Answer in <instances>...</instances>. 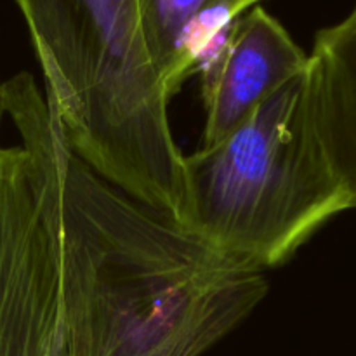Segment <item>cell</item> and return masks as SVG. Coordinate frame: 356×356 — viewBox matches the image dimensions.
I'll return each mask as SVG.
<instances>
[{"label": "cell", "mask_w": 356, "mask_h": 356, "mask_svg": "<svg viewBox=\"0 0 356 356\" xmlns=\"http://www.w3.org/2000/svg\"><path fill=\"white\" fill-rule=\"evenodd\" d=\"M308 61L309 56L264 9L254 7L240 17L202 70V146L216 145L236 131L282 87L306 73Z\"/></svg>", "instance_id": "cell-4"}, {"label": "cell", "mask_w": 356, "mask_h": 356, "mask_svg": "<svg viewBox=\"0 0 356 356\" xmlns=\"http://www.w3.org/2000/svg\"><path fill=\"white\" fill-rule=\"evenodd\" d=\"M3 113H6L3 110V83H0V120H2Z\"/></svg>", "instance_id": "cell-8"}, {"label": "cell", "mask_w": 356, "mask_h": 356, "mask_svg": "<svg viewBox=\"0 0 356 356\" xmlns=\"http://www.w3.org/2000/svg\"><path fill=\"white\" fill-rule=\"evenodd\" d=\"M259 0H139L146 47L172 97L216 56L233 24Z\"/></svg>", "instance_id": "cell-7"}, {"label": "cell", "mask_w": 356, "mask_h": 356, "mask_svg": "<svg viewBox=\"0 0 356 356\" xmlns=\"http://www.w3.org/2000/svg\"><path fill=\"white\" fill-rule=\"evenodd\" d=\"M61 292L49 242L0 229V356H59Z\"/></svg>", "instance_id": "cell-5"}, {"label": "cell", "mask_w": 356, "mask_h": 356, "mask_svg": "<svg viewBox=\"0 0 356 356\" xmlns=\"http://www.w3.org/2000/svg\"><path fill=\"white\" fill-rule=\"evenodd\" d=\"M6 113L54 242L59 356H200L266 298L264 270L94 172L37 86L14 90Z\"/></svg>", "instance_id": "cell-1"}, {"label": "cell", "mask_w": 356, "mask_h": 356, "mask_svg": "<svg viewBox=\"0 0 356 356\" xmlns=\"http://www.w3.org/2000/svg\"><path fill=\"white\" fill-rule=\"evenodd\" d=\"M306 70L312 131L327 165L356 209V3L316 33Z\"/></svg>", "instance_id": "cell-6"}, {"label": "cell", "mask_w": 356, "mask_h": 356, "mask_svg": "<svg viewBox=\"0 0 356 356\" xmlns=\"http://www.w3.org/2000/svg\"><path fill=\"white\" fill-rule=\"evenodd\" d=\"M181 225L261 270L291 259L351 204L327 165L308 117L306 73L236 131L186 155Z\"/></svg>", "instance_id": "cell-3"}, {"label": "cell", "mask_w": 356, "mask_h": 356, "mask_svg": "<svg viewBox=\"0 0 356 356\" xmlns=\"http://www.w3.org/2000/svg\"><path fill=\"white\" fill-rule=\"evenodd\" d=\"M73 152L103 179L181 221L186 155L146 47L139 0H14Z\"/></svg>", "instance_id": "cell-2"}]
</instances>
